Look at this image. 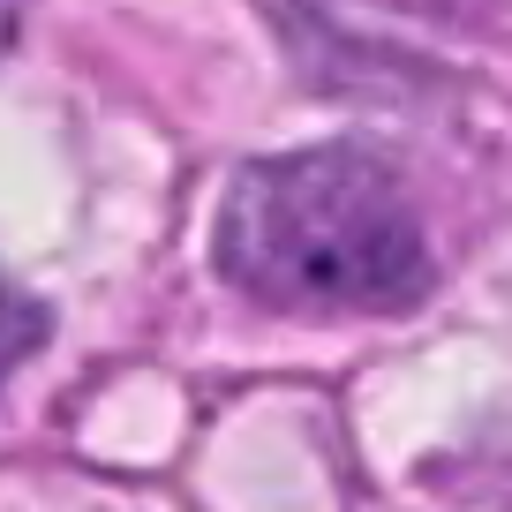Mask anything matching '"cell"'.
<instances>
[{
	"label": "cell",
	"mask_w": 512,
	"mask_h": 512,
	"mask_svg": "<svg viewBox=\"0 0 512 512\" xmlns=\"http://www.w3.org/2000/svg\"><path fill=\"white\" fill-rule=\"evenodd\" d=\"M219 272L309 317H377L430 287V241L400 174L354 144L256 159L219 204Z\"/></svg>",
	"instance_id": "cell-1"
},
{
	"label": "cell",
	"mask_w": 512,
	"mask_h": 512,
	"mask_svg": "<svg viewBox=\"0 0 512 512\" xmlns=\"http://www.w3.org/2000/svg\"><path fill=\"white\" fill-rule=\"evenodd\" d=\"M38 347H46V309L23 302V294H0V384L16 377Z\"/></svg>",
	"instance_id": "cell-2"
}]
</instances>
